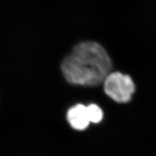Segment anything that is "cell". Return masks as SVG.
Instances as JSON below:
<instances>
[{"label": "cell", "mask_w": 156, "mask_h": 156, "mask_svg": "<svg viewBox=\"0 0 156 156\" xmlns=\"http://www.w3.org/2000/svg\"><path fill=\"white\" fill-rule=\"evenodd\" d=\"M112 64L102 46L85 41L73 48L62 64V71L68 83L83 86H96L110 73Z\"/></svg>", "instance_id": "cell-1"}, {"label": "cell", "mask_w": 156, "mask_h": 156, "mask_svg": "<svg viewBox=\"0 0 156 156\" xmlns=\"http://www.w3.org/2000/svg\"><path fill=\"white\" fill-rule=\"evenodd\" d=\"M103 83L105 93L117 103L129 102L135 90V85L132 78L119 72L109 73Z\"/></svg>", "instance_id": "cell-2"}, {"label": "cell", "mask_w": 156, "mask_h": 156, "mask_svg": "<svg viewBox=\"0 0 156 156\" xmlns=\"http://www.w3.org/2000/svg\"><path fill=\"white\" fill-rule=\"evenodd\" d=\"M68 122L73 129L78 131L85 129L90 124L87 106L83 104L75 105L68 110L67 114Z\"/></svg>", "instance_id": "cell-3"}, {"label": "cell", "mask_w": 156, "mask_h": 156, "mask_svg": "<svg viewBox=\"0 0 156 156\" xmlns=\"http://www.w3.org/2000/svg\"><path fill=\"white\" fill-rule=\"evenodd\" d=\"M87 112L90 122L98 124L103 119V113L102 109L96 104H90L87 106Z\"/></svg>", "instance_id": "cell-4"}]
</instances>
